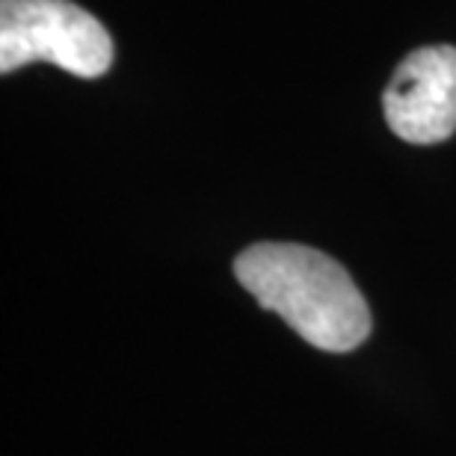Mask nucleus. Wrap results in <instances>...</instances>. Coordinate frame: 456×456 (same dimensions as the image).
<instances>
[{
	"instance_id": "obj_1",
	"label": "nucleus",
	"mask_w": 456,
	"mask_h": 456,
	"mask_svg": "<svg viewBox=\"0 0 456 456\" xmlns=\"http://www.w3.org/2000/svg\"><path fill=\"white\" fill-rule=\"evenodd\" d=\"M234 276L317 350L350 353L370 335L368 303L350 273L312 246L255 243L237 255Z\"/></svg>"
},
{
	"instance_id": "obj_2",
	"label": "nucleus",
	"mask_w": 456,
	"mask_h": 456,
	"mask_svg": "<svg viewBox=\"0 0 456 456\" xmlns=\"http://www.w3.org/2000/svg\"><path fill=\"white\" fill-rule=\"evenodd\" d=\"M53 62L69 75L98 77L113 62L107 27L71 0H0V71Z\"/></svg>"
},
{
	"instance_id": "obj_3",
	"label": "nucleus",
	"mask_w": 456,
	"mask_h": 456,
	"mask_svg": "<svg viewBox=\"0 0 456 456\" xmlns=\"http://www.w3.org/2000/svg\"><path fill=\"white\" fill-rule=\"evenodd\" d=\"M382 110L400 140L415 145L448 140L456 131V48L427 45L409 53L391 75Z\"/></svg>"
}]
</instances>
